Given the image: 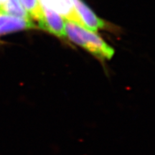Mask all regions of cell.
<instances>
[{"label": "cell", "mask_w": 155, "mask_h": 155, "mask_svg": "<svg viewBox=\"0 0 155 155\" xmlns=\"http://www.w3.org/2000/svg\"><path fill=\"white\" fill-rule=\"evenodd\" d=\"M65 31L66 36L71 41L97 58L104 60L111 59L113 57L114 50L94 32L67 19H65Z\"/></svg>", "instance_id": "cell-1"}, {"label": "cell", "mask_w": 155, "mask_h": 155, "mask_svg": "<svg viewBox=\"0 0 155 155\" xmlns=\"http://www.w3.org/2000/svg\"><path fill=\"white\" fill-rule=\"evenodd\" d=\"M40 5L43 12L42 19L38 22L40 29L48 31L59 38H65V19L48 5L42 3H40Z\"/></svg>", "instance_id": "cell-2"}, {"label": "cell", "mask_w": 155, "mask_h": 155, "mask_svg": "<svg viewBox=\"0 0 155 155\" xmlns=\"http://www.w3.org/2000/svg\"><path fill=\"white\" fill-rule=\"evenodd\" d=\"M72 2L82 23L83 28L96 32L98 29L105 27V22L97 17L94 12L81 0H72Z\"/></svg>", "instance_id": "cell-3"}, {"label": "cell", "mask_w": 155, "mask_h": 155, "mask_svg": "<svg viewBox=\"0 0 155 155\" xmlns=\"http://www.w3.org/2000/svg\"><path fill=\"white\" fill-rule=\"evenodd\" d=\"M36 28L31 19H22L7 15L0 10V35Z\"/></svg>", "instance_id": "cell-4"}, {"label": "cell", "mask_w": 155, "mask_h": 155, "mask_svg": "<svg viewBox=\"0 0 155 155\" xmlns=\"http://www.w3.org/2000/svg\"><path fill=\"white\" fill-rule=\"evenodd\" d=\"M39 2L57 12L65 19L82 26V23L75 11L72 0H39Z\"/></svg>", "instance_id": "cell-5"}, {"label": "cell", "mask_w": 155, "mask_h": 155, "mask_svg": "<svg viewBox=\"0 0 155 155\" xmlns=\"http://www.w3.org/2000/svg\"><path fill=\"white\" fill-rule=\"evenodd\" d=\"M1 10L6 14L22 19H30L19 0H3Z\"/></svg>", "instance_id": "cell-6"}, {"label": "cell", "mask_w": 155, "mask_h": 155, "mask_svg": "<svg viewBox=\"0 0 155 155\" xmlns=\"http://www.w3.org/2000/svg\"><path fill=\"white\" fill-rule=\"evenodd\" d=\"M21 5L30 17L40 22L43 17V12L39 0H19Z\"/></svg>", "instance_id": "cell-7"}, {"label": "cell", "mask_w": 155, "mask_h": 155, "mask_svg": "<svg viewBox=\"0 0 155 155\" xmlns=\"http://www.w3.org/2000/svg\"><path fill=\"white\" fill-rule=\"evenodd\" d=\"M2 2H3V0H0V10H1V7H2Z\"/></svg>", "instance_id": "cell-8"}]
</instances>
